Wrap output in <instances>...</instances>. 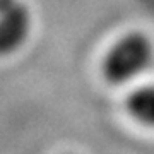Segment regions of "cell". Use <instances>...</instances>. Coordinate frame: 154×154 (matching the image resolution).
I'll return each mask as SVG.
<instances>
[{"instance_id": "cell-3", "label": "cell", "mask_w": 154, "mask_h": 154, "mask_svg": "<svg viewBox=\"0 0 154 154\" xmlns=\"http://www.w3.org/2000/svg\"><path fill=\"white\" fill-rule=\"evenodd\" d=\"M125 108L137 123L154 128V84H144L130 91Z\"/></svg>"}, {"instance_id": "cell-4", "label": "cell", "mask_w": 154, "mask_h": 154, "mask_svg": "<svg viewBox=\"0 0 154 154\" xmlns=\"http://www.w3.org/2000/svg\"><path fill=\"white\" fill-rule=\"evenodd\" d=\"M17 0H0V11H4V9H7L9 5H12V4H16Z\"/></svg>"}, {"instance_id": "cell-2", "label": "cell", "mask_w": 154, "mask_h": 154, "mask_svg": "<svg viewBox=\"0 0 154 154\" xmlns=\"http://www.w3.org/2000/svg\"><path fill=\"white\" fill-rule=\"evenodd\" d=\"M33 29V14L24 2L0 11V57H9L24 46Z\"/></svg>"}, {"instance_id": "cell-1", "label": "cell", "mask_w": 154, "mask_h": 154, "mask_svg": "<svg viewBox=\"0 0 154 154\" xmlns=\"http://www.w3.org/2000/svg\"><path fill=\"white\" fill-rule=\"evenodd\" d=\"M154 60V43L144 31H128L111 45L101 60L106 82L122 86L147 70Z\"/></svg>"}]
</instances>
